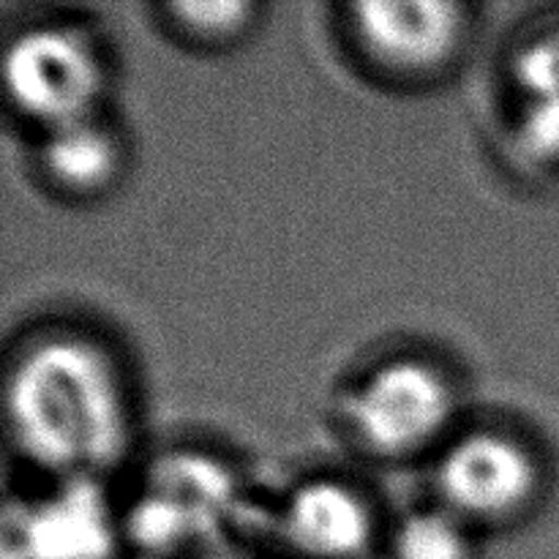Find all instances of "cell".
Returning <instances> with one entry per match:
<instances>
[{"instance_id": "cell-9", "label": "cell", "mask_w": 559, "mask_h": 559, "mask_svg": "<svg viewBox=\"0 0 559 559\" xmlns=\"http://www.w3.org/2000/svg\"><path fill=\"white\" fill-rule=\"evenodd\" d=\"M511 131L527 162L559 167V25L533 33L508 63Z\"/></svg>"}, {"instance_id": "cell-8", "label": "cell", "mask_w": 559, "mask_h": 559, "mask_svg": "<svg viewBox=\"0 0 559 559\" xmlns=\"http://www.w3.org/2000/svg\"><path fill=\"white\" fill-rule=\"evenodd\" d=\"M38 175L55 194L91 202L107 197L126 173V140L104 112L38 134Z\"/></svg>"}, {"instance_id": "cell-10", "label": "cell", "mask_w": 559, "mask_h": 559, "mask_svg": "<svg viewBox=\"0 0 559 559\" xmlns=\"http://www.w3.org/2000/svg\"><path fill=\"white\" fill-rule=\"evenodd\" d=\"M475 530L440 502L402 513L393 522L391 559H475Z\"/></svg>"}, {"instance_id": "cell-7", "label": "cell", "mask_w": 559, "mask_h": 559, "mask_svg": "<svg viewBox=\"0 0 559 559\" xmlns=\"http://www.w3.org/2000/svg\"><path fill=\"white\" fill-rule=\"evenodd\" d=\"M276 530L306 559H360L377 544L380 516L353 480L314 475L295 484L278 502Z\"/></svg>"}, {"instance_id": "cell-11", "label": "cell", "mask_w": 559, "mask_h": 559, "mask_svg": "<svg viewBox=\"0 0 559 559\" xmlns=\"http://www.w3.org/2000/svg\"><path fill=\"white\" fill-rule=\"evenodd\" d=\"M164 22L183 41L200 49H224L246 38L260 5L249 0H207V3H164Z\"/></svg>"}, {"instance_id": "cell-2", "label": "cell", "mask_w": 559, "mask_h": 559, "mask_svg": "<svg viewBox=\"0 0 559 559\" xmlns=\"http://www.w3.org/2000/svg\"><path fill=\"white\" fill-rule=\"evenodd\" d=\"M107 85V55L82 22H31L3 49L5 104L38 134L102 112Z\"/></svg>"}, {"instance_id": "cell-1", "label": "cell", "mask_w": 559, "mask_h": 559, "mask_svg": "<svg viewBox=\"0 0 559 559\" xmlns=\"http://www.w3.org/2000/svg\"><path fill=\"white\" fill-rule=\"evenodd\" d=\"M5 435L20 459L58 480H104L134 442L126 371L102 338L44 331L9 360Z\"/></svg>"}, {"instance_id": "cell-6", "label": "cell", "mask_w": 559, "mask_h": 559, "mask_svg": "<svg viewBox=\"0 0 559 559\" xmlns=\"http://www.w3.org/2000/svg\"><path fill=\"white\" fill-rule=\"evenodd\" d=\"M115 544L102 480H58L38 500L5 508L3 559H112Z\"/></svg>"}, {"instance_id": "cell-3", "label": "cell", "mask_w": 559, "mask_h": 559, "mask_svg": "<svg viewBox=\"0 0 559 559\" xmlns=\"http://www.w3.org/2000/svg\"><path fill=\"white\" fill-rule=\"evenodd\" d=\"M459 393L451 374L424 355H396L366 371L347 399L353 440L385 462L437 453L453 437Z\"/></svg>"}, {"instance_id": "cell-12", "label": "cell", "mask_w": 559, "mask_h": 559, "mask_svg": "<svg viewBox=\"0 0 559 559\" xmlns=\"http://www.w3.org/2000/svg\"><path fill=\"white\" fill-rule=\"evenodd\" d=\"M145 559H156V557H147V555H145Z\"/></svg>"}, {"instance_id": "cell-4", "label": "cell", "mask_w": 559, "mask_h": 559, "mask_svg": "<svg viewBox=\"0 0 559 559\" xmlns=\"http://www.w3.org/2000/svg\"><path fill=\"white\" fill-rule=\"evenodd\" d=\"M544 486V467L527 440L495 426L453 435L437 451V502L469 527H508L527 516Z\"/></svg>"}, {"instance_id": "cell-5", "label": "cell", "mask_w": 559, "mask_h": 559, "mask_svg": "<svg viewBox=\"0 0 559 559\" xmlns=\"http://www.w3.org/2000/svg\"><path fill=\"white\" fill-rule=\"evenodd\" d=\"M469 9L448 0H360L347 5V31L360 58L399 82L431 80L459 58Z\"/></svg>"}]
</instances>
